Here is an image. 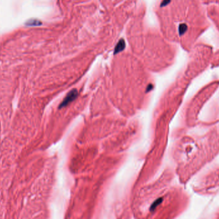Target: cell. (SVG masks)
I'll list each match as a JSON object with an SVG mask.
<instances>
[{
    "instance_id": "cell-1",
    "label": "cell",
    "mask_w": 219,
    "mask_h": 219,
    "mask_svg": "<svg viewBox=\"0 0 219 219\" xmlns=\"http://www.w3.org/2000/svg\"><path fill=\"white\" fill-rule=\"evenodd\" d=\"M78 93L76 89H73L72 90L69 92L67 94V95H66V97L64 99L62 102L60 103V106H59V108H64V107H66V106L68 105L69 103H71V102H73L74 99H76V97H78Z\"/></svg>"
},
{
    "instance_id": "cell-2",
    "label": "cell",
    "mask_w": 219,
    "mask_h": 219,
    "mask_svg": "<svg viewBox=\"0 0 219 219\" xmlns=\"http://www.w3.org/2000/svg\"><path fill=\"white\" fill-rule=\"evenodd\" d=\"M125 46L126 44L124 40L123 39L120 40L117 44L116 46H115V50H114V54H116L119 53V52H121L122 51H123L124 49V48H125Z\"/></svg>"
},
{
    "instance_id": "cell-3",
    "label": "cell",
    "mask_w": 219,
    "mask_h": 219,
    "mask_svg": "<svg viewBox=\"0 0 219 219\" xmlns=\"http://www.w3.org/2000/svg\"><path fill=\"white\" fill-rule=\"evenodd\" d=\"M169 2H170V0H163V1L162 2V3H161V7H163V6L167 5L168 4Z\"/></svg>"
},
{
    "instance_id": "cell-4",
    "label": "cell",
    "mask_w": 219,
    "mask_h": 219,
    "mask_svg": "<svg viewBox=\"0 0 219 219\" xmlns=\"http://www.w3.org/2000/svg\"><path fill=\"white\" fill-rule=\"evenodd\" d=\"M152 85L151 84H150L148 86V87H147V92H148V91H149V90H152Z\"/></svg>"
}]
</instances>
